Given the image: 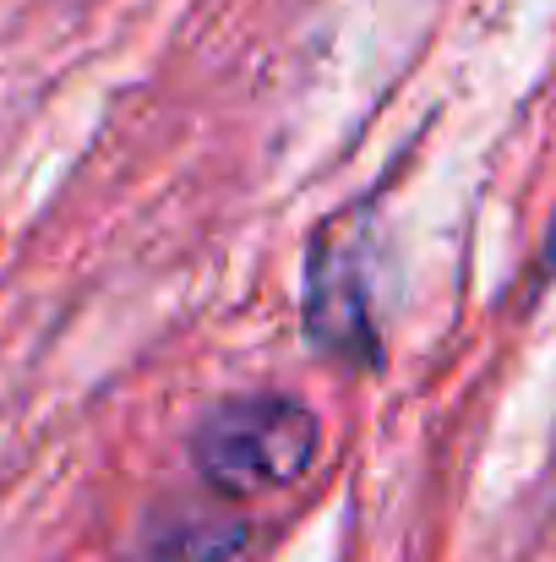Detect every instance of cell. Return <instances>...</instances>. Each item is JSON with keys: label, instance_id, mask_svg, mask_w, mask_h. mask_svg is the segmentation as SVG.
Returning a JSON list of instances; mask_svg holds the SVG:
<instances>
[{"label": "cell", "instance_id": "obj_4", "mask_svg": "<svg viewBox=\"0 0 556 562\" xmlns=\"http://www.w3.org/2000/svg\"><path fill=\"white\" fill-rule=\"evenodd\" d=\"M552 279H556V235H552Z\"/></svg>", "mask_w": 556, "mask_h": 562}, {"label": "cell", "instance_id": "obj_2", "mask_svg": "<svg viewBox=\"0 0 556 562\" xmlns=\"http://www.w3.org/2000/svg\"><path fill=\"white\" fill-rule=\"evenodd\" d=\"M306 339L355 372L382 367V334L371 312V207L333 213L306 246V290H300Z\"/></svg>", "mask_w": 556, "mask_h": 562}, {"label": "cell", "instance_id": "obj_3", "mask_svg": "<svg viewBox=\"0 0 556 562\" xmlns=\"http://www.w3.org/2000/svg\"><path fill=\"white\" fill-rule=\"evenodd\" d=\"M251 541V519L229 497H154L137 514L126 562H235Z\"/></svg>", "mask_w": 556, "mask_h": 562}, {"label": "cell", "instance_id": "obj_1", "mask_svg": "<svg viewBox=\"0 0 556 562\" xmlns=\"http://www.w3.org/2000/svg\"><path fill=\"white\" fill-rule=\"evenodd\" d=\"M185 453L207 492L229 503H257L290 492L317 464L322 420L300 393H279V387L224 393L196 415Z\"/></svg>", "mask_w": 556, "mask_h": 562}]
</instances>
